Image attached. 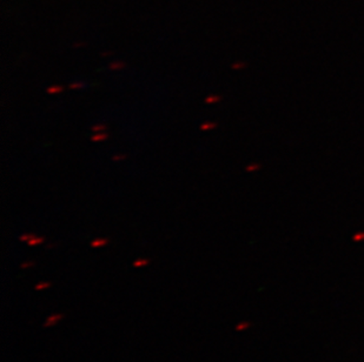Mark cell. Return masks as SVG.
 Returning <instances> with one entry per match:
<instances>
[{
	"mask_svg": "<svg viewBox=\"0 0 364 362\" xmlns=\"http://www.w3.org/2000/svg\"><path fill=\"white\" fill-rule=\"evenodd\" d=\"M64 317H65V315L63 314V313H53V314L48 315L46 320H45L44 327H55V326L58 325L59 322H62Z\"/></svg>",
	"mask_w": 364,
	"mask_h": 362,
	"instance_id": "obj_1",
	"label": "cell"
},
{
	"mask_svg": "<svg viewBox=\"0 0 364 362\" xmlns=\"http://www.w3.org/2000/svg\"><path fill=\"white\" fill-rule=\"evenodd\" d=\"M110 240L107 239V238H97V239L92 240L91 241V247L93 248H100V247L107 246V243H109Z\"/></svg>",
	"mask_w": 364,
	"mask_h": 362,
	"instance_id": "obj_2",
	"label": "cell"
},
{
	"mask_svg": "<svg viewBox=\"0 0 364 362\" xmlns=\"http://www.w3.org/2000/svg\"><path fill=\"white\" fill-rule=\"evenodd\" d=\"M45 238L44 236H35L33 238H32L30 241H28V246L35 247V246H39V245H41V243H44Z\"/></svg>",
	"mask_w": 364,
	"mask_h": 362,
	"instance_id": "obj_3",
	"label": "cell"
},
{
	"mask_svg": "<svg viewBox=\"0 0 364 362\" xmlns=\"http://www.w3.org/2000/svg\"><path fill=\"white\" fill-rule=\"evenodd\" d=\"M149 263H150V260L146 259V258H139V259L136 260L134 263H132V266L134 268H141V267L148 266Z\"/></svg>",
	"mask_w": 364,
	"mask_h": 362,
	"instance_id": "obj_4",
	"label": "cell"
},
{
	"mask_svg": "<svg viewBox=\"0 0 364 362\" xmlns=\"http://www.w3.org/2000/svg\"><path fill=\"white\" fill-rule=\"evenodd\" d=\"M107 138H109V134L100 132V133H96L95 136H92L91 141H95V143H98V141H107Z\"/></svg>",
	"mask_w": 364,
	"mask_h": 362,
	"instance_id": "obj_5",
	"label": "cell"
},
{
	"mask_svg": "<svg viewBox=\"0 0 364 362\" xmlns=\"http://www.w3.org/2000/svg\"><path fill=\"white\" fill-rule=\"evenodd\" d=\"M50 287H51V283H48V281H41V283H38V284L36 285L35 290H48V288Z\"/></svg>",
	"mask_w": 364,
	"mask_h": 362,
	"instance_id": "obj_6",
	"label": "cell"
},
{
	"mask_svg": "<svg viewBox=\"0 0 364 362\" xmlns=\"http://www.w3.org/2000/svg\"><path fill=\"white\" fill-rule=\"evenodd\" d=\"M64 91V87L60 85H53L51 86V87H48V93H50V94H55V93H60Z\"/></svg>",
	"mask_w": 364,
	"mask_h": 362,
	"instance_id": "obj_7",
	"label": "cell"
},
{
	"mask_svg": "<svg viewBox=\"0 0 364 362\" xmlns=\"http://www.w3.org/2000/svg\"><path fill=\"white\" fill-rule=\"evenodd\" d=\"M125 67V64L122 62H112L110 65V69L114 70V71H117V70H123Z\"/></svg>",
	"mask_w": 364,
	"mask_h": 362,
	"instance_id": "obj_8",
	"label": "cell"
},
{
	"mask_svg": "<svg viewBox=\"0 0 364 362\" xmlns=\"http://www.w3.org/2000/svg\"><path fill=\"white\" fill-rule=\"evenodd\" d=\"M217 124L216 123H204L202 124V126H200V130L206 131V130H213V128H216Z\"/></svg>",
	"mask_w": 364,
	"mask_h": 362,
	"instance_id": "obj_9",
	"label": "cell"
},
{
	"mask_svg": "<svg viewBox=\"0 0 364 362\" xmlns=\"http://www.w3.org/2000/svg\"><path fill=\"white\" fill-rule=\"evenodd\" d=\"M36 263L35 261H25V263H21V270H28V268H31V267L35 266Z\"/></svg>",
	"mask_w": 364,
	"mask_h": 362,
	"instance_id": "obj_10",
	"label": "cell"
},
{
	"mask_svg": "<svg viewBox=\"0 0 364 362\" xmlns=\"http://www.w3.org/2000/svg\"><path fill=\"white\" fill-rule=\"evenodd\" d=\"M220 97L215 96V94H213V96H209L205 99L206 104H213L217 103V102H220Z\"/></svg>",
	"mask_w": 364,
	"mask_h": 362,
	"instance_id": "obj_11",
	"label": "cell"
},
{
	"mask_svg": "<svg viewBox=\"0 0 364 362\" xmlns=\"http://www.w3.org/2000/svg\"><path fill=\"white\" fill-rule=\"evenodd\" d=\"M35 236V234H31V233H25V234H23V236H21V241H24V243H28V241H30V240L32 239Z\"/></svg>",
	"mask_w": 364,
	"mask_h": 362,
	"instance_id": "obj_12",
	"label": "cell"
},
{
	"mask_svg": "<svg viewBox=\"0 0 364 362\" xmlns=\"http://www.w3.org/2000/svg\"><path fill=\"white\" fill-rule=\"evenodd\" d=\"M85 87V84L84 82H73L71 85L69 86V89H84Z\"/></svg>",
	"mask_w": 364,
	"mask_h": 362,
	"instance_id": "obj_13",
	"label": "cell"
},
{
	"mask_svg": "<svg viewBox=\"0 0 364 362\" xmlns=\"http://www.w3.org/2000/svg\"><path fill=\"white\" fill-rule=\"evenodd\" d=\"M107 128V126L105 125H103V124H100V125H96V126L92 127L93 132H96V133H100V131H104Z\"/></svg>",
	"mask_w": 364,
	"mask_h": 362,
	"instance_id": "obj_14",
	"label": "cell"
},
{
	"mask_svg": "<svg viewBox=\"0 0 364 362\" xmlns=\"http://www.w3.org/2000/svg\"><path fill=\"white\" fill-rule=\"evenodd\" d=\"M125 155H124V154H118V155H114V158H112V159H114V161H119V160H124V159H125Z\"/></svg>",
	"mask_w": 364,
	"mask_h": 362,
	"instance_id": "obj_15",
	"label": "cell"
}]
</instances>
